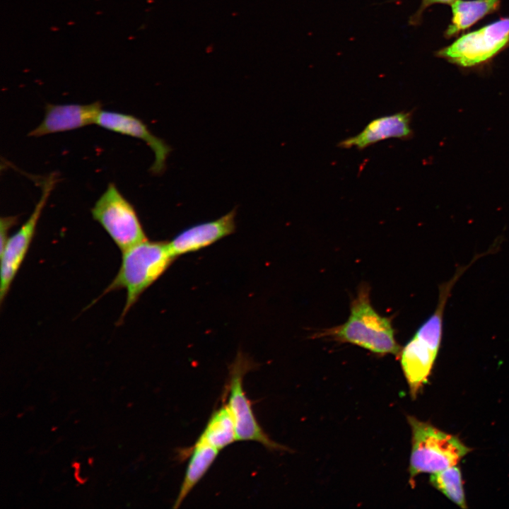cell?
I'll return each instance as SVG.
<instances>
[{
  "mask_svg": "<svg viewBox=\"0 0 509 509\" xmlns=\"http://www.w3.org/2000/svg\"><path fill=\"white\" fill-rule=\"evenodd\" d=\"M175 259L168 242L163 241L146 240L122 252L119 271L103 293L126 290V303L119 322L144 291L164 274Z\"/></svg>",
  "mask_w": 509,
  "mask_h": 509,
  "instance_id": "obj_2",
  "label": "cell"
},
{
  "mask_svg": "<svg viewBox=\"0 0 509 509\" xmlns=\"http://www.w3.org/2000/svg\"><path fill=\"white\" fill-rule=\"evenodd\" d=\"M56 175H49L44 182L42 192L38 202L28 220L8 237L4 247L0 250V301L3 303L11 286L21 267L35 234L38 220L47 203L55 183Z\"/></svg>",
  "mask_w": 509,
  "mask_h": 509,
  "instance_id": "obj_8",
  "label": "cell"
},
{
  "mask_svg": "<svg viewBox=\"0 0 509 509\" xmlns=\"http://www.w3.org/2000/svg\"><path fill=\"white\" fill-rule=\"evenodd\" d=\"M18 222V216H2L0 219V250L5 245L8 238V233L10 229L16 225Z\"/></svg>",
  "mask_w": 509,
  "mask_h": 509,
  "instance_id": "obj_17",
  "label": "cell"
},
{
  "mask_svg": "<svg viewBox=\"0 0 509 509\" xmlns=\"http://www.w3.org/2000/svg\"><path fill=\"white\" fill-rule=\"evenodd\" d=\"M95 124L109 131L144 141L155 156L151 171L156 175L163 172L167 158L172 149L165 141L155 136L141 119L131 115L101 110Z\"/></svg>",
  "mask_w": 509,
  "mask_h": 509,
  "instance_id": "obj_9",
  "label": "cell"
},
{
  "mask_svg": "<svg viewBox=\"0 0 509 509\" xmlns=\"http://www.w3.org/2000/svg\"><path fill=\"white\" fill-rule=\"evenodd\" d=\"M411 112H399L375 118L370 122L359 134L338 144L342 148L356 147L363 150L377 142L390 138L407 140L412 137Z\"/></svg>",
  "mask_w": 509,
  "mask_h": 509,
  "instance_id": "obj_12",
  "label": "cell"
},
{
  "mask_svg": "<svg viewBox=\"0 0 509 509\" xmlns=\"http://www.w3.org/2000/svg\"><path fill=\"white\" fill-rule=\"evenodd\" d=\"M411 429L410 481L421 473H435L457 465L471 449L456 435L432 424L408 416Z\"/></svg>",
  "mask_w": 509,
  "mask_h": 509,
  "instance_id": "obj_4",
  "label": "cell"
},
{
  "mask_svg": "<svg viewBox=\"0 0 509 509\" xmlns=\"http://www.w3.org/2000/svg\"><path fill=\"white\" fill-rule=\"evenodd\" d=\"M500 0H455L452 4V19L445 35H456L476 23L485 16L496 11Z\"/></svg>",
  "mask_w": 509,
  "mask_h": 509,
  "instance_id": "obj_14",
  "label": "cell"
},
{
  "mask_svg": "<svg viewBox=\"0 0 509 509\" xmlns=\"http://www.w3.org/2000/svg\"><path fill=\"white\" fill-rule=\"evenodd\" d=\"M453 281L452 280L441 286L436 310L402 347L399 355L413 398L417 396L427 382L435 361L442 339L444 308Z\"/></svg>",
  "mask_w": 509,
  "mask_h": 509,
  "instance_id": "obj_3",
  "label": "cell"
},
{
  "mask_svg": "<svg viewBox=\"0 0 509 509\" xmlns=\"http://www.w3.org/2000/svg\"><path fill=\"white\" fill-rule=\"evenodd\" d=\"M236 209L217 219L189 226L168 242L171 255L177 257L198 251L232 234L235 230Z\"/></svg>",
  "mask_w": 509,
  "mask_h": 509,
  "instance_id": "obj_10",
  "label": "cell"
},
{
  "mask_svg": "<svg viewBox=\"0 0 509 509\" xmlns=\"http://www.w3.org/2000/svg\"><path fill=\"white\" fill-rule=\"evenodd\" d=\"M100 102L87 105L47 104L42 121L28 135L35 137L42 136L95 124L98 115L102 110Z\"/></svg>",
  "mask_w": 509,
  "mask_h": 509,
  "instance_id": "obj_11",
  "label": "cell"
},
{
  "mask_svg": "<svg viewBox=\"0 0 509 509\" xmlns=\"http://www.w3.org/2000/svg\"><path fill=\"white\" fill-rule=\"evenodd\" d=\"M508 42L509 18H505L462 35L436 54L460 66L471 67L488 61Z\"/></svg>",
  "mask_w": 509,
  "mask_h": 509,
  "instance_id": "obj_7",
  "label": "cell"
},
{
  "mask_svg": "<svg viewBox=\"0 0 509 509\" xmlns=\"http://www.w3.org/2000/svg\"><path fill=\"white\" fill-rule=\"evenodd\" d=\"M199 438L218 450L238 440L235 422L227 404L213 412Z\"/></svg>",
  "mask_w": 509,
  "mask_h": 509,
  "instance_id": "obj_15",
  "label": "cell"
},
{
  "mask_svg": "<svg viewBox=\"0 0 509 509\" xmlns=\"http://www.w3.org/2000/svg\"><path fill=\"white\" fill-rule=\"evenodd\" d=\"M455 0H421V6L419 10L411 16L409 23L415 25L419 24L422 17L423 11L428 7L435 4H452Z\"/></svg>",
  "mask_w": 509,
  "mask_h": 509,
  "instance_id": "obj_18",
  "label": "cell"
},
{
  "mask_svg": "<svg viewBox=\"0 0 509 509\" xmlns=\"http://www.w3.org/2000/svg\"><path fill=\"white\" fill-rule=\"evenodd\" d=\"M218 450L198 438L192 448L185 474L173 508H179L215 461Z\"/></svg>",
  "mask_w": 509,
  "mask_h": 509,
  "instance_id": "obj_13",
  "label": "cell"
},
{
  "mask_svg": "<svg viewBox=\"0 0 509 509\" xmlns=\"http://www.w3.org/2000/svg\"><path fill=\"white\" fill-rule=\"evenodd\" d=\"M315 337L356 345L380 356H399L402 350L395 338L392 318L381 315L373 307L367 283L358 286L351 302L348 319L341 324L322 329Z\"/></svg>",
  "mask_w": 509,
  "mask_h": 509,
  "instance_id": "obj_1",
  "label": "cell"
},
{
  "mask_svg": "<svg viewBox=\"0 0 509 509\" xmlns=\"http://www.w3.org/2000/svg\"><path fill=\"white\" fill-rule=\"evenodd\" d=\"M91 214L122 252L148 240L134 207L114 183H109L91 209Z\"/></svg>",
  "mask_w": 509,
  "mask_h": 509,
  "instance_id": "obj_5",
  "label": "cell"
},
{
  "mask_svg": "<svg viewBox=\"0 0 509 509\" xmlns=\"http://www.w3.org/2000/svg\"><path fill=\"white\" fill-rule=\"evenodd\" d=\"M431 484L461 508H467L463 480L457 465L431 474Z\"/></svg>",
  "mask_w": 509,
  "mask_h": 509,
  "instance_id": "obj_16",
  "label": "cell"
},
{
  "mask_svg": "<svg viewBox=\"0 0 509 509\" xmlns=\"http://www.w3.org/2000/svg\"><path fill=\"white\" fill-rule=\"evenodd\" d=\"M254 367V363L241 352L229 367L227 404L235 422L237 439L255 441L271 450H283L286 448L273 441L259 426L245 392L244 376Z\"/></svg>",
  "mask_w": 509,
  "mask_h": 509,
  "instance_id": "obj_6",
  "label": "cell"
}]
</instances>
